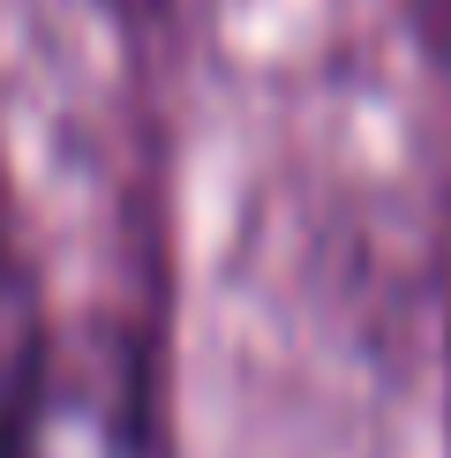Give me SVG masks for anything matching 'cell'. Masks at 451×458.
I'll return each mask as SVG.
<instances>
[]
</instances>
